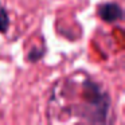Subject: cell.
<instances>
[{
  "instance_id": "7a4b0ae2",
  "label": "cell",
  "mask_w": 125,
  "mask_h": 125,
  "mask_svg": "<svg viewBox=\"0 0 125 125\" xmlns=\"http://www.w3.org/2000/svg\"><path fill=\"white\" fill-rule=\"evenodd\" d=\"M10 27V18L7 11L0 6V32H6Z\"/></svg>"
},
{
  "instance_id": "6da1fadb",
  "label": "cell",
  "mask_w": 125,
  "mask_h": 125,
  "mask_svg": "<svg viewBox=\"0 0 125 125\" xmlns=\"http://www.w3.org/2000/svg\"><path fill=\"white\" fill-rule=\"evenodd\" d=\"M100 18L105 22H116L122 18V10L116 3H105L98 10Z\"/></svg>"
}]
</instances>
